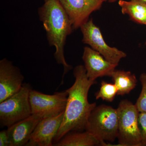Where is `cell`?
<instances>
[{
  "label": "cell",
  "mask_w": 146,
  "mask_h": 146,
  "mask_svg": "<svg viewBox=\"0 0 146 146\" xmlns=\"http://www.w3.org/2000/svg\"><path fill=\"white\" fill-rule=\"evenodd\" d=\"M100 142L91 133L85 131H72L54 144L56 146H94L100 145Z\"/></svg>",
  "instance_id": "cell-13"
},
{
  "label": "cell",
  "mask_w": 146,
  "mask_h": 146,
  "mask_svg": "<svg viewBox=\"0 0 146 146\" xmlns=\"http://www.w3.org/2000/svg\"><path fill=\"white\" fill-rule=\"evenodd\" d=\"M131 1H138L146 3V0H131Z\"/></svg>",
  "instance_id": "cell-21"
},
{
  "label": "cell",
  "mask_w": 146,
  "mask_h": 146,
  "mask_svg": "<svg viewBox=\"0 0 146 146\" xmlns=\"http://www.w3.org/2000/svg\"><path fill=\"white\" fill-rule=\"evenodd\" d=\"M118 90L114 84L102 81L100 90L95 94L96 99H99L108 102H112L117 94Z\"/></svg>",
  "instance_id": "cell-16"
},
{
  "label": "cell",
  "mask_w": 146,
  "mask_h": 146,
  "mask_svg": "<svg viewBox=\"0 0 146 146\" xmlns=\"http://www.w3.org/2000/svg\"><path fill=\"white\" fill-rule=\"evenodd\" d=\"M80 28L84 44L89 45L109 62L118 65L121 59L126 57L125 52L107 44L99 28L94 23L92 19H89Z\"/></svg>",
  "instance_id": "cell-7"
},
{
  "label": "cell",
  "mask_w": 146,
  "mask_h": 146,
  "mask_svg": "<svg viewBox=\"0 0 146 146\" xmlns=\"http://www.w3.org/2000/svg\"><path fill=\"white\" fill-rule=\"evenodd\" d=\"M72 22L73 29L80 28L90 15L101 8L104 0H59Z\"/></svg>",
  "instance_id": "cell-8"
},
{
  "label": "cell",
  "mask_w": 146,
  "mask_h": 146,
  "mask_svg": "<svg viewBox=\"0 0 146 146\" xmlns=\"http://www.w3.org/2000/svg\"><path fill=\"white\" fill-rule=\"evenodd\" d=\"M42 118L32 115L7 127L11 146H26L33 132Z\"/></svg>",
  "instance_id": "cell-12"
},
{
  "label": "cell",
  "mask_w": 146,
  "mask_h": 146,
  "mask_svg": "<svg viewBox=\"0 0 146 146\" xmlns=\"http://www.w3.org/2000/svg\"><path fill=\"white\" fill-rule=\"evenodd\" d=\"M111 77L117 89V95L123 96L129 94L137 85L136 76L129 71L115 70Z\"/></svg>",
  "instance_id": "cell-15"
},
{
  "label": "cell",
  "mask_w": 146,
  "mask_h": 146,
  "mask_svg": "<svg viewBox=\"0 0 146 146\" xmlns=\"http://www.w3.org/2000/svg\"><path fill=\"white\" fill-rule=\"evenodd\" d=\"M73 75L75 80L72 86L66 90L68 94L67 105L54 144L69 132L85 130L89 115L97 106L96 103H90L88 101L89 90L96 81L89 79L84 66H76Z\"/></svg>",
  "instance_id": "cell-1"
},
{
  "label": "cell",
  "mask_w": 146,
  "mask_h": 146,
  "mask_svg": "<svg viewBox=\"0 0 146 146\" xmlns=\"http://www.w3.org/2000/svg\"><path fill=\"white\" fill-rule=\"evenodd\" d=\"M47 1V0H44V1Z\"/></svg>",
  "instance_id": "cell-22"
},
{
  "label": "cell",
  "mask_w": 146,
  "mask_h": 146,
  "mask_svg": "<svg viewBox=\"0 0 146 146\" xmlns=\"http://www.w3.org/2000/svg\"><path fill=\"white\" fill-rule=\"evenodd\" d=\"M0 146H11L7 129L2 130L0 132Z\"/></svg>",
  "instance_id": "cell-19"
},
{
  "label": "cell",
  "mask_w": 146,
  "mask_h": 146,
  "mask_svg": "<svg viewBox=\"0 0 146 146\" xmlns=\"http://www.w3.org/2000/svg\"><path fill=\"white\" fill-rule=\"evenodd\" d=\"M140 80L142 89L135 105L139 112L146 113V73L141 74Z\"/></svg>",
  "instance_id": "cell-17"
},
{
  "label": "cell",
  "mask_w": 146,
  "mask_h": 146,
  "mask_svg": "<svg viewBox=\"0 0 146 146\" xmlns=\"http://www.w3.org/2000/svg\"><path fill=\"white\" fill-rule=\"evenodd\" d=\"M122 13L127 14L132 21L146 25V3L136 1L119 0L118 2Z\"/></svg>",
  "instance_id": "cell-14"
},
{
  "label": "cell",
  "mask_w": 146,
  "mask_h": 146,
  "mask_svg": "<svg viewBox=\"0 0 146 146\" xmlns=\"http://www.w3.org/2000/svg\"><path fill=\"white\" fill-rule=\"evenodd\" d=\"M118 143L121 146H142L139 114L136 105L127 100L120 102L117 108Z\"/></svg>",
  "instance_id": "cell-4"
},
{
  "label": "cell",
  "mask_w": 146,
  "mask_h": 146,
  "mask_svg": "<svg viewBox=\"0 0 146 146\" xmlns=\"http://www.w3.org/2000/svg\"><path fill=\"white\" fill-rule=\"evenodd\" d=\"M29 84L24 83L16 94L0 103V125L8 127L32 115Z\"/></svg>",
  "instance_id": "cell-5"
},
{
  "label": "cell",
  "mask_w": 146,
  "mask_h": 146,
  "mask_svg": "<svg viewBox=\"0 0 146 146\" xmlns=\"http://www.w3.org/2000/svg\"><path fill=\"white\" fill-rule=\"evenodd\" d=\"M24 79L19 68L4 58L0 61V103L20 91Z\"/></svg>",
  "instance_id": "cell-9"
},
{
  "label": "cell",
  "mask_w": 146,
  "mask_h": 146,
  "mask_svg": "<svg viewBox=\"0 0 146 146\" xmlns=\"http://www.w3.org/2000/svg\"><path fill=\"white\" fill-rule=\"evenodd\" d=\"M64 112L42 119L33 132L27 146H52L63 121Z\"/></svg>",
  "instance_id": "cell-11"
},
{
  "label": "cell",
  "mask_w": 146,
  "mask_h": 146,
  "mask_svg": "<svg viewBox=\"0 0 146 146\" xmlns=\"http://www.w3.org/2000/svg\"><path fill=\"white\" fill-rule=\"evenodd\" d=\"M82 58L87 77L92 81L102 77H111L118 65L109 62L91 47H84Z\"/></svg>",
  "instance_id": "cell-10"
},
{
  "label": "cell",
  "mask_w": 146,
  "mask_h": 146,
  "mask_svg": "<svg viewBox=\"0 0 146 146\" xmlns=\"http://www.w3.org/2000/svg\"><path fill=\"white\" fill-rule=\"evenodd\" d=\"M139 124L141 130L142 145L146 146V113L140 112Z\"/></svg>",
  "instance_id": "cell-18"
},
{
  "label": "cell",
  "mask_w": 146,
  "mask_h": 146,
  "mask_svg": "<svg viewBox=\"0 0 146 146\" xmlns=\"http://www.w3.org/2000/svg\"><path fill=\"white\" fill-rule=\"evenodd\" d=\"M85 131L100 142H114L118 134L117 109L106 105L96 106L89 115Z\"/></svg>",
  "instance_id": "cell-3"
},
{
  "label": "cell",
  "mask_w": 146,
  "mask_h": 146,
  "mask_svg": "<svg viewBox=\"0 0 146 146\" xmlns=\"http://www.w3.org/2000/svg\"><path fill=\"white\" fill-rule=\"evenodd\" d=\"M68 97L66 90L48 95L31 89L29 99L32 114L42 119L60 115L65 112Z\"/></svg>",
  "instance_id": "cell-6"
},
{
  "label": "cell",
  "mask_w": 146,
  "mask_h": 146,
  "mask_svg": "<svg viewBox=\"0 0 146 146\" xmlns=\"http://www.w3.org/2000/svg\"><path fill=\"white\" fill-rule=\"evenodd\" d=\"M38 9L40 20L46 32L50 46L55 47L54 56L58 64L63 65L62 78L72 68L65 60L64 46L66 38L73 29L72 22L59 0H47Z\"/></svg>",
  "instance_id": "cell-2"
},
{
  "label": "cell",
  "mask_w": 146,
  "mask_h": 146,
  "mask_svg": "<svg viewBox=\"0 0 146 146\" xmlns=\"http://www.w3.org/2000/svg\"><path fill=\"white\" fill-rule=\"evenodd\" d=\"M117 0H104V2H108L110 3H113L117 1Z\"/></svg>",
  "instance_id": "cell-20"
}]
</instances>
